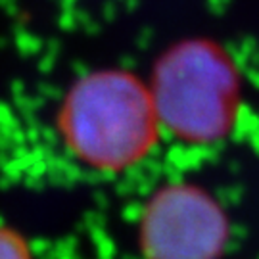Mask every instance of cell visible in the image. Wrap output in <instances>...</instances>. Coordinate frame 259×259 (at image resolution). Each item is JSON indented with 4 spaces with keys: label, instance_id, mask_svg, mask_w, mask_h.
<instances>
[{
    "label": "cell",
    "instance_id": "cell-1",
    "mask_svg": "<svg viewBox=\"0 0 259 259\" xmlns=\"http://www.w3.org/2000/svg\"><path fill=\"white\" fill-rule=\"evenodd\" d=\"M58 125L67 150L83 165L104 173L140 163L161 133L150 87L123 69L81 77L65 94Z\"/></svg>",
    "mask_w": 259,
    "mask_h": 259
},
{
    "label": "cell",
    "instance_id": "cell-2",
    "mask_svg": "<svg viewBox=\"0 0 259 259\" xmlns=\"http://www.w3.org/2000/svg\"><path fill=\"white\" fill-rule=\"evenodd\" d=\"M150 94L161 129L188 144L225 139L240 108V79L229 54L209 40H186L157 60Z\"/></svg>",
    "mask_w": 259,
    "mask_h": 259
},
{
    "label": "cell",
    "instance_id": "cell-3",
    "mask_svg": "<svg viewBox=\"0 0 259 259\" xmlns=\"http://www.w3.org/2000/svg\"><path fill=\"white\" fill-rule=\"evenodd\" d=\"M229 238L221 205L194 185H169L152 196L140 219L144 259H219Z\"/></svg>",
    "mask_w": 259,
    "mask_h": 259
},
{
    "label": "cell",
    "instance_id": "cell-4",
    "mask_svg": "<svg viewBox=\"0 0 259 259\" xmlns=\"http://www.w3.org/2000/svg\"><path fill=\"white\" fill-rule=\"evenodd\" d=\"M0 259H33V255L18 232L0 227Z\"/></svg>",
    "mask_w": 259,
    "mask_h": 259
}]
</instances>
